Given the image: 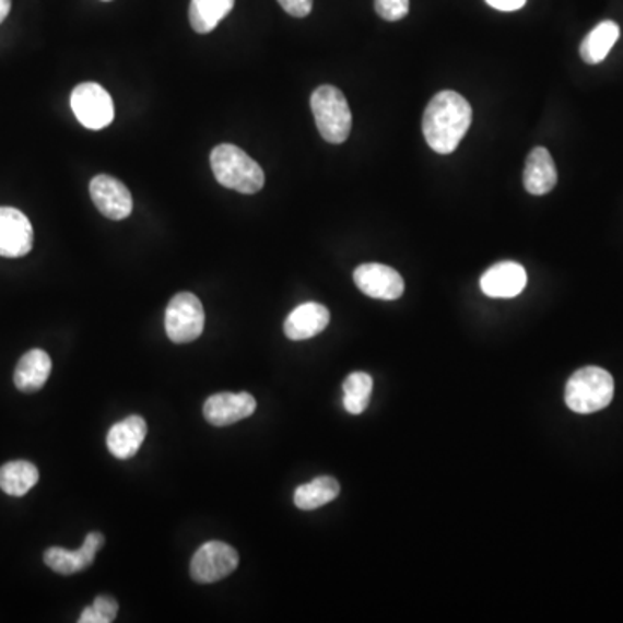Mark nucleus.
<instances>
[{"label":"nucleus","instance_id":"423d86ee","mask_svg":"<svg viewBox=\"0 0 623 623\" xmlns=\"http://www.w3.org/2000/svg\"><path fill=\"white\" fill-rule=\"evenodd\" d=\"M71 109L77 120L89 130H103L115 118L113 99L99 83H80L71 92Z\"/></svg>","mask_w":623,"mask_h":623},{"label":"nucleus","instance_id":"aec40b11","mask_svg":"<svg viewBox=\"0 0 623 623\" xmlns=\"http://www.w3.org/2000/svg\"><path fill=\"white\" fill-rule=\"evenodd\" d=\"M38 477L37 466L32 462H5L0 468V489L13 497H23L37 485Z\"/></svg>","mask_w":623,"mask_h":623},{"label":"nucleus","instance_id":"4468645a","mask_svg":"<svg viewBox=\"0 0 623 623\" xmlns=\"http://www.w3.org/2000/svg\"><path fill=\"white\" fill-rule=\"evenodd\" d=\"M148 435V424L141 415H129L124 421L113 424L106 436L109 452L117 459H130L141 449L142 442Z\"/></svg>","mask_w":623,"mask_h":623},{"label":"nucleus","instance_id":"f8f14e48","mask_svg":"<svg viewBox=\"0 0 623 623\" xmlns=\"http://www.w3.org/2000/svg\"><path fill=\"white\" fill-rule=\"evenodd\" d=\"M257 409L254 395L246 393H215L204 402L203 415L213 426H228L237 421L246 420Z\"/></svg>","mask_w":623,"mask_h":623},{"label":"nucleus","instance_id":"b1692460","mask_svg":"<svg viewBox=\"0 0 623 623\" xmlns=\"http://www.w3.org/2000/svg\"><path fill=\"white\" fill-rule=\"evenodd\" d=\"M374 9L385 21H399L409 14V0H374Z\"/></svg>","mask_w":623,"mask_h":623},{"label":"nucleus","instance_id":"cd10ccee","mask_svg":"<svg viewBox=\"0 0 623 623\" xmlns=\"http://www.w3.org/2000/svg\"><path fill=\"white\" fill-rule=\"evenodd\" d=\"M103 2H109V0H103Z\"/></svg>","mask_w":623,"mask_h":623},{"label":"nucleus","instance_id":"6ab92c4d","mask_svg":"<svg viewBox=\"0 0 623 623\" xmlns=\"http://www.w3.org/2000/svg\"><path fill=\"white\" fill-rule=\"evenodd\" d=\"M236 0H191L189 23L198 34H210L233 11Z\"/></svg>","mask_w":623,"mask_h":623},{"label":"nucleus","instance_id":"5701e85b","mask_svg":"<svg viewBox=\"0 0 623 623\" xmlns=\"http://www.w3.org/2000/svg\"><path fill=\"white\" fill-rule=\"evenodd\" d=\"M118 615L117 599L111 596H97L91 607L85 608L80 615V623H111Z\"/></svg>","mask_w":623,"mask_h":623},{"label":"nucleus","instance_id":"dca6fc26","mask_svg":"<svg viewBox=\"0 0 623 623\" xmlns=\"http://www.w3.org/2000/svg\"><path fill=\"white\" fill-rule=\"evenodd\" d=\"M557 184V171L553 156L545 148H536L525 163L524 186L530 195L542 196L553 191Z\"/></svg>","mask_w":623,"mask_h":623},{"label":"nucleus","instance_id":"bb28decb","mask_svg":"<svg viewBox=\"0 0 623 623\" xmlns=\"http://www.w3.org/2000/svg\"><path fill=\"white\" fill-rule=\"evenodd\" d=\"M11 0H0V23L11 13Z\"/></svg>","mask_w":623,"mask_h":623},{"label":"nucleus","instance_id":"20e7f679","mask_svg":"<svg viewBox=\"0 0 623 623\" xmlns=\"http://www.w3.org/2000/svg\"><path fill=\"white\" fill-rule=\"evenodd\" d=\"M312 115L325 141L341 144L352 130V113L343 92L332 85H320L312 92Z\"/></svg>","mask_w":623,"mask_h":623},{"label":"nucleus","instance_id":"f257e3e1","mask_svg":"<svg viewBox=\"0 0 623 623\" xmlns=\"http://www.w3.org/2000/svg\"><path fill=\"white\" fill-rule=\"evenodd\" d=\"M471 120L473 111L461 94L438 92L424 109V139L435 153L450 154L470 129Z\"/></svg>","mask_w":623,"mask_h":623},{"label":"nucleus","instance_id":"a878e982","mask_svg":"<svg viewBox=\"0 0 623 623\" xmlns=\"http://www.w3.org/2000/svg\"><path fill=\"white\" fill-rule=\"evenodd\" d=\"M485 2L491 5V8L497 9V11H504V13L518 11V9L527 4V0H485Z\"/></svg>","mask_w":623,"mask_h":623},{"label":"nucleus","instance_id":"39448f33","mask_svg":"<svg viewBox=\"0 0 623 623\" xmlns=\"http://www.w3.org/2000/svg\"><path fill=\"white\" fill-rule=\"evenodd\" d=\"M166 334L174 343H191L204 329V310L192 293H179L171 299L165 314Z\"/></svg>","mask_w":623,"mask_h":623},{"label":"nucleus","instance_id":"393cba45","mask_svg":"<svg viewBox=\"0 0 623 623\" xmlns=\"http://www.w3.org/2000/svg\"><path fill=\"white\" fill-rule=\"evenodd\" d=\"M278 2L293 17H307L314 8V0H278Z\"/></svg>","mask_w":623,"mask_h":623},{"label":"nucleus","instance_id":"412c9836","mask_svg":"<svg viewBox=\"0 0 623 623\" xmlns=\"http://www.w3.org/2000/svg\"><path fill=\"white\" fill-rule=\"evenodd\" d=\"M340 495V483L332 477L314 478L310 483L295 491V506L304 512H314L326 506Z\"/></svg>","mask_w":623,"mask_h":623},{"label":"nucleus","instance_id":"f03ea898","mask_svg":"<svg viewBox=\"0 0 623 623\" xmlns=\"http://www.w3.org/2000/svg\"><path fill=\"white\" fill-rule=\"evenodd\" d=\"M210 163L216 183L242 195H255L266 184L262 166L237 145H216L210 154Z\"/></svg>","mask_w":623,"mask_h":623},{"label":"nucleus","instance_id":"0eeeda50","mask_svg":"<svg viewBox=\"0 0 623 623\" xmlns=\"http://www.w3.org/2000/svg\"><path fill=\"white\" fill-rule=\"evenodd\" d=\"M239 554L236 549L212 540L201 545L191 560V577L198 584H213L236 572Z\"/></svg>","mask_w":623,"mask_h":623},{"label":"nucleus","instance_id":"9b49d317","mask_svg":"<svg viewBox=\"0 0 623 623\" xmlns=\"http://www.w3.org/2000/svg\"><path fill=\"white\" fill-rule=\"evenodd\" d=\"M104 545V536L99 532H91L83 540L82 548L77 551H68L62 548H49L44 554V561L52 572L59 575H73L87 569L96 560Z\"/></svg>","mask_w":623,"mask_h":623},{"label":"nucleus","instance_id":"a211bd4d","mask_svg":"<svg viewBox=\"0 0 623 623\" xmlns=\"http://www.w3.org/2000/svg\"><path fill=\"white\" fill-rule=\"evenodd\" d=\"M620 37V26L615 21H602L596 26L580 46V56L587 64H599L604 61Z\"/></svg>","mask_w":623,"mask_h":623},{"label":"nucleus","instance_id":"4be33fe9","mask_svg":"<svg viewBox=\"0 0 623 623\" xmlns=\"http://www.w3.org/2000/svg\"><path fill=\"white\" fill-rule=\"evenodd\" d=\"M343 405L346 412L357 415L366 411L369 405L371 393H373V378L369 374L357 373L350 374L349 378L343 381Z\"/></svg>","mask_w":623,"mask_h":623},{"label":"nucleus","instance_id":"ddd939ff","mask_svg":"<svg viewBox=\"0 0 623 623\" xmlns=\"http://www.w3.org/2000/svg\"><path fill=\"white\" fill-rule=\"evenodd\" d=\"M527 270L516 262L495 263L480 281L483 293L491 298H515L527 286Z\"/></svg>","mask_w":623,"mask_h":623},{"label":"nucleus","instance_id":"f3484780","mask_svg":"<svg viewBox=\"0 0 623 623\" xmlns=\"http://www.w3.org/2000/svg\"><path fill=\"white\" fill-rule=\"evenodd\" d=\"M50 371H52V361H50L49 353L38 349L30 350L17 362L16 371H14V385L23 393H35L44 388L49 379Z\"/></svg>","mask_w":623,"mask_h":623},{"label":"nucleus","instance_id":"7ed1b4c3","mask_svg":"<svg viewBox=\"0 0 623 623\" xmlns=\"http://www.w3.org/2000/svg\"><path fill=\"white\" fill-rule=\"evenodd\" d=\"M615 393V383L601 367H581L568 379L565 402L577 414H592L608 408Z\"/></svg>","mask_w":623,"mask_h":623},{"label":"nucleus","instance_id":"9d476101","mask_svg":"<svg viewBox=\"0 0 623 623\" xmlns=\"http://www.w3.org/2000/svg\"><path fill=\"white\" fill-rule=\"evenodd\" d=\"M91 198L109 221H124L132 213V195L124 183L111 175L101 174L91 180Z\"/></svg>","mask_w":623,"mask_h":623},{"label":"nucleus","instance_id":"6e6552de","mask_svg":"<svg viewBox=\"0 0 623 623\" xmlns=\"http://www.w3.org/2000/svg\"><path fill=\"white\" fill-rule=\"evenodd\" d=\"M34 248V227L16 208L0 207V257H25Z\"/></svg>","mask_w":623,"mask_h":623},{"label":"nucleus","instance_id":"2eb2a0df","mask_svg":"<svg viewBox=\"0 0 623 623\" xmlns=\"http://www.w3.org/2000/svg\"><path fill=\"white\" fill-rule=\"evenodd\" d=\"M329 320L331 316L325 305L308 302L296 307L286 317L284 334L293 341L310 340L328 328Z\"/></svg>","mask_w":623,"mask_h":623},{"label":"nucleus","instance_id":"1a4fd4ad","mask_svg":"<svg viewBox=\"0 0 623 623\" xmlns=\"http://www.w3.org/2000/svg\"><path fill=\"white\" fill-rule=\"evenodd\" d=\"M353 281L364 295L376 299H388V302L399 299L405 290L402 275L391 267L381 266V263L358 266L353 272Z\"/></svg>","mask_w":623,"mask_h":623}]
</instances>
